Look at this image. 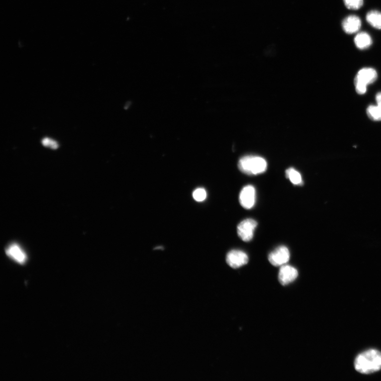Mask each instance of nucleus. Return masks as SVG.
I'll return each instance as SVG.
<instances>
[{"instance_id": "7ed1b4c3", "label": "nucleus", "mask_w": 381, "mask_h": 381, "mask_svg": "<svg viewBox=\"0 0 381 381\" xmlns=\"http://www.w3.org/2000/svg\"><path fill=\"white\" fill-rule=\"evenodd\" d=\"M378 78V73L372 68H363L359 71L354 80L356 91L359 94H364L368 85L373 83Z\"/></svg>"}, {"instance_id": "f3484780", "label": "nucleus", "mask_w": 381, "mask_h": 381, "mask_svg": "<svg viewBox=\"0 0 381 381\" xmlns=\"http://www.w3.org/2000/svg\"><path fill=\"white\" fill-rule=\"evenodd\" d=\"M42 144L45 147H49L53 149H57L59 147L58 144L55 141H54L48 138L43 139L42 141Z\"/></svg>"}, {"instance_id": "6e6552de", "label": "nucleus", "mask_w": 381, "mask_h": 381, "mask_svg": "<svg viewBox=\"0 0 381 381\" xmlns=\"http://www.w3.org/2000/svg\"><path fill=\"white\" fill-rule=\"evenodd\" d=\"M298 276L297 270L290 265L282 266L279 273V280L282 286H287L295 280Z\"/></svg>"}, {"instance_id": "9d476101", "label": "nucleus", "mask_w": 381, "mask_h": 381, "mask_svg": "<svg viewBox=\"0 0 381 381\" xmlns=\"http://www.w3.org/2000/svg\"><path fill=\"white\" fill-rule=\"evenodd\" d=\"M361 20L360 18L354 15L348 16L343 20L342 23L344 32L348 34H353L358 32L361 27Z\"/></svg>"}, {"instance_id": "4468645a", "label": "nucleus", "mask_w": 381, "mask_h": 381, "mask_svg": "<svg viewBox=\"0 0 381 381\" xmlns=\"http://www.w3.org/2000/svg\"><path fill=\"white\" fill-rule=\"evenodd\" d=\"M287 178L291 181L294 185H302L303 184L301 175L293 168H290L286 172Z\"/></svg>"}, {"instance_id": "dca6fc26", "label": "nucleus", "mask_w": 381, "mask_h": 381, "mask_svg": "<svg viewBox=\"0 0 381 381\" xmlns=\"http://www.w3.org/2000/svg\"><path fill=\"white\" fill-rule=\"evenodd\" d=\"M193 197L196 201L202 202L207 198V192L204 189L199 188L193 193Z\"/></svg>"}, {"instance_id": "423d86ee", "label": "nucleus", "mask_w": 381, "mask_h": 381, "mask_svg": "<svg viewBox=\"0 0 381 381\" xmlns=\"http://www.w3.org/2000/svg\"><path fill=\"white\" fill-rule=\"evenodd\" d=\"M256 201V190L252 185H247L241 190L239 195V202L242 207L250 209Z\"/></svg>"}, {"instance_id": "9b49d317", "label": "nucleus", "mask_w": 381, "mask_h": 381, "mask_svg": "<svg viewBox=\"0 0 381 381\" xmlns=\"http://www.w3.org/2000/svg\"><path fill=\"white\" fill-rule=\"evenodd\" d=\"M377 105L369 106L366 110L367 116L371 120L379 122L381 121V92L376 95Z\"/></svg>"}, {"instance_id": "1a4fd4ad", "label": "nucleus", "mask_w": 381, "mask_h": 381, "mask_svg": "<svg viewBox=\"0 0 381 381\" xmlns=\"http://www.w3.org/2000/svg\"><path fill=\"white\" fill-rule=\"evenodd\" d=\"M7 255L14 260L17 263L23 264L25 263L27 256L25 251L17 244H13L8 246L5 251Z\"/></svg>"}, {"instance_id": "2eb2a0df", "label": "nucleus", "mask_w": 381, "mask_h": 381, "mask_svg": "<svg viewBox=\"0 0 381 381\" xmlns=\"http://www.w3.org/2000/svg\"><path fill=\"white\" fill-rule=\"evenodd\" d=\"M346 7L351 10H358L363 5V0H344Z\"/></svg>"}, {"instance_id": "f8f14e48", "label": "nucleus", "mask_w": 381, "mask_h": 381, "mask_svg": "<svg viewBox=\"0 0 381 381\" xmlns=\"http://www.w3.org/2000/svg\"><path fill=\"white\" fill-rule=\"evenodd\" d=\"M354 42L357 47L360 50H365L372 44V40L370 35L365 32L359 33L355 36Z\"/></svg>"}, {"instance_id": "ddd939ff", "label": "nucleus", "mask_w": 381, "mask_h": 381, "mask_svg": "<svg viewBox=\"0 0 381 381\" xmlns=\"http://www.w3.org/2000/svg\"><path fill=\"white\" fill-rule=\"evenodd\" d=\"M366 21L372 27L381 29V13L378 11L372 10L368 12L366 17Z\"/></svg>"}, {"instance_id": "20e7f679", "label": "nucleus", "mask_w": 381, "mask_h": 381, "mask_svg": "<svg viewBox=\"0 0 381 381\" xmlns=\"http://www.w3.org/2000/svg\"><path fill=\"white\" fill-rule=\"evenodd\" d=\"M257 226V222L252 219H246L242 221L237 227L238 236L244 241H251L253 238L254 231Z\"/></svg>"}, {"instance_id": "39448f33", "label": "nucleus", "mask_w": 381, "mask_h": 381, "mask_svg": "<svg viewBox=\"0 0 381 381\" xmlns=\"http://www.w3.org/2000/svg\"><path fill=\"white\" fill-rule=\"evenodd\" d=\"M290 254L288 248L282 246L277 247L269 255V261L274 267H280L287 264L290 259Z\"/></svg>"}, {"instance_id": "f257e3e1", "label": "nucleus", "mask_w": 381, "mask_h": 381, "mask_svg": "<svg viewBox=\"0 0 381 381\" xmlns=\"http://www.w3.org/2000/svg\"><path fill=\"white\" fill-rule=\"evenodd\" d=\"M355 370L360 373L370 374L381 370V353L376 349H369L360 354L355 359Z\"/></svg>"}, {"instance_id": "0eeeda50", "label": "nucleus", "mask_w": 381, "mask_h": 381, "mask_svg": "<svg viewBox=\"0 0 381 381\" xmlns=\"http://www.w3.org/2000/svg\"><path fill=\"white\" fill-rule=\"evenodd\" d=\"M226 262L231 268L237 269L249 262V257L243 251L232 250L227 254Z\"/></svg>"}, {"instance_id": "f03ea898", "label": "nucleus", "mask_w": 381, "mask_h": 381, "mask_svg": "<svg viewBox=\"0 0 381 381\" xmlns=\"http://www.w3.org/2000/svg\"><path fill=\"white\" fill-rule=\"evenodd\" d=\"M238 165L241 172L250 175L263 173L268 167L267 161L262 157L252 155L242 157Z\"/></svg>"}]
</instances>
